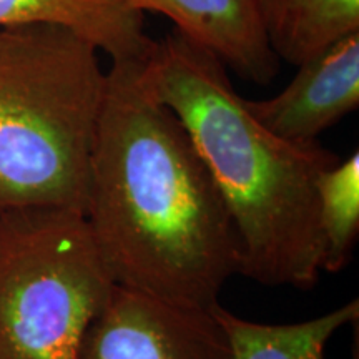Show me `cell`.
I'll list each match as a JSON object with an SVG mask.
<instances>
[{"label":"cell","instance_id":"cell-1","mask_svg":"<svg viewBox=\"0 0 359 359\" xmlns=\"http://www.w3.org/2000/svg\"><path fill=\"white\" fill-rule=\"evenodd\" d=\"M111 64L90 158L87 219L115 285L213 309L241 248L217 183L177 115Z\"/></svg>","mask_w":359,"mask_h":359},{"label":"cell","instance_id":"cell-2","mask_svg":"<svg viewBox=\"0 0 359 359\" xmlns=\"http://www.w3.org/2000/svg\"><path fill=\"white\" fill-rule=\"evenodd\" d=\"M138 79L177 115L217 183L240 238V275L313 288L325 255L316 182L338 156L320 142H286L264 128L223 62L178 30L155 42Z\"/></svg>","mask_w":359,"mask_h":359},{"label":"cell","instance_id":"cell-3","mask_svg":"<svg viewBox=\"0 0 359 359\" xmlns=\"http://www.w3.org/2000/svg\"><path fill=\"white\" fill-rule=\"evenodd\" d=\"M105 87L98 48L74 30L0 27V212L85 213Z\"/></svg>","mask_w":359,"mask_h":359},{"label":"cell","instance_id":"cell-4","mask_svg":"<svg viewBox=\"0 0 359 359\" xmlns=\"http://www.w3.org/2000/svg\"><path fill=\"white\" fill-rule=\"evenodd\" d=\"M114 288L83 213L0 212V359H80Z\"/></svg>","mask_w":359,"mask_h":359},{"label":"cell","instance_id":"cell-5","mask_svg":"<svg viewBox=\"0 0 359 359\" xmlns=\"http://www.w3.org/2000/svg\"><path fill=\"white\" fill-rule=\"evenodd\" d=\"M80 359H235L213 309L115 285Z\"/></svg>","mask_w":359,"mask_h":359},{"label":"cell","instance_id":"cell-6","mask_svg":"<svg viewBox=\"0 0 359 359\" xmlns=\"http://www.w3.org/2000/svg\"><path fill=\"white\" fill-rule=\"evenodd\" d=\"M359 105V32L336 40L298 65V74L266 100H246L255 118L293 143L318 137Z\"/></svg>","mask_w":359,"mask_h":359},{"label":"cell","instance_id":"cell-7","mask_svg":"<svg viewBox=\"0 0 359 359\" xmlns=\"http://www.w3.org/2000/svg\"><path fill=\"white\" fill-rule=\"evenodd\" d=\"M137 12H155L175 24V30L198 43L257 85L271 83L280 58L269 47L253 0H125Z\"/></svg>","mask_w":359,"mask_h":359},{"label":"cell","instance_id":"cell-8","mask_svg":"<svg viewBox=\"0 0 359 359\" xmlns=\"http://www.w3.org/2000/svg\"><path fill=\"white\" fill-rule=\"evenodd\" d=\"M19 24L74 30L107 53L111 64H145L155 47L143 13L125 0H0V27Z\"/></svg>","mask_w":359,"mask_h":359},{"label":"cell","instance_id":"cell-9","mask_svg":"<svg viewBox=\"0 0 359 359\" xmlns=\"http://www.w3.org/2000/svg\"><path fill=\"white\" fill-rule=\"evenodd\" d=\"M266 40L291 65L359 32V0H253Z\"/></svg>","mask_w":359,"mask_h":359},{"label":"cell","instance_id":"cell-10","mask_svg":"<svg viewBox=\"0 0 359 359\" xmlns=\"http://www.w3.org/2000/svg\"><path fill=\"white\" fill-rule=\"evenodd\" d=\"M230 341L235 359H326V346L341 327L354 325L359 302H351L313 320L291 325H264L213 308Z\"/></svg>","mask_w":359,"mask_h":359},{"label":"cell","instance_id":"cell-11","mask_svg":"<svg viewBox=\"0 0 359 359\" xmlns=\"http://www.w3.org/2000/svg\"><path fill=\"white\" fill-rule=\"evenodd\" d=\"M323 271L338 273L351 258L359 233V154L325 170L316 182Z\"/></svg>","mask_w":359,"mask_h":359}]
</instances>
